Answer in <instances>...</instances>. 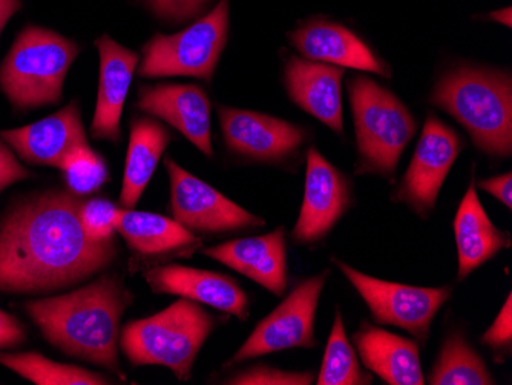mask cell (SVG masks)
<instances>
[{"instance_id": "6da1fadb", "label": "cell", "mask_w": 512, "mask_h": 385, "mask_svg": "<svg viewBox=\"0 0 512 385\" xmlns=\"http://www.w3.org/2000/svg\"><path fill=\"white\" fill-rule=\"evenodd\" d=\"M82 205L71 191H48L8 212L0 223V292H56L111 267L119 257L117 240H89Z\"/></svg>"}, {"instance_id": "7a4b0ae2", "label": "cell", "mask_w": 512, "mask_h": 385, "mask_svg": "<svg viewBox=\"0 0 512 385\" xmlns=\"http://www.w3.org/2000/svg\"><path fill=\"white\" fill-rule=\"evenodd\" d=\"M132 301L123 278L106 270L73 292L28 301L25 312L60 352L125 381L119 362L120 324Z\"/></svg>"}, {"instance_id": "3957f363", "label": "cell", "mask_w": 512, "mask_h": 385, "mask_svg": "<svg viewBox=\"0 0 512 385\" xmlns=\"http://www.w3.org/2000/svg\"><path fill=\"white\" fill-rule=\"evenodd\" d=\"M430 102L467 129L474 146L494 158L512 152V79L508 71L460 65L439 77Z\"/></svg>"}, {"instance_id": "277c9868", "label": "cell", "mask_w": 512, "mask_h": 385, "mask_svg": "<svg viewBox=\"0 0 512 385\" xmlns=\"http://www.w3.org/2000/svg\"><path fill=\"white\" fill-rule=\"evenodd\" d=\"M220 321L201 304L180 298L149 318L126 324L119 347L132 366H163L178 381L188 382L198 353Z\"/></svg>"}, {"instance_id": "5b68a950", "label": "cell", "mask_w": 512, "mask_h": 385, "mask_svg": "<svg viewBox=\"0 0 512 385\" xmlns=\"http://www.w3.org/2000/svg\"><path fill=\"white\" fill-rule=\"evenodd\" d=\"M347 86L358 146L356 174L393 180L416 134V119L390 89L370 77L353 76Z\"/></svg>"}, {"instance_id": "8992f818", "label": "cell", "mask_w": 512, "mask_h": 385, "mask_svg": "<svg viewBox=\"0 0 512 385\" xmlns=\"http://www.w3.org/2000/svg\"><path fill=\"white\" fill-rule=\"evenodd\" d=\"M79 45L54 31L28 27L0 66V89L19 109L56 105Z\"/></svg>"}, {"instance_id": "52a82bcc", "label": "cell", "mask_w": 512, "mask_h": 385, "mask_svg": "<svg viewBox=\"0 0 512 385\" xmlns=\"http://www.w3.org/2000/svg\"><path fill=\"white\" fill-rule=\"evenodd\" d=\"M229 33V0L220 4L177 34H155L145 47L138 63V76L195 77L211 82L226 47Z\"/></svg>"}, {"instance_id": "ba28073f", "label": "cell", "mask_w": 512, "mask_h": 385, "mask_svg": "<svg viewBox=\"0 0 512 385\" xmlns=\"http://www.w3.org/2000/svg\"><path fill=\"white\" fill-rule=\"evenodd\" d=\"M332 260L361 295L376 324L405 330L419 347L427 344L434 318L453 295V286L417 287L391 283L368 277L338 258Z\"/></svg>"}, {"instance_id": "9c48e42d", "label": "cell", "mask_w": 512, "mask_h": 385, "mask_svg": "<svg viewBox=\"0 0 512 385\" xmlns=\"http://www.w3.org/2000/svg\"><path fill=\"white\" fill-rule=\"evenodd\" d=\"M165 166L171 185V217L191 234L204 240L266 226L263 218L250 214L214 186L181 168L172 158H166Z\"/></svg>"}, {"instance_id": "30bf717a", "label": "cell", "mask_w": 512, "mask_h": 385, "mask_svg": "<svg viewBox=\"0 0 512 385\" xmlns=\"http://www.w3.org/2000/svg\"><path fill=\"white\" fill-rule=\"evenodd\" d=\"M329 277L330 270L325 269L296 284L283 303L256 324L243 346L227 361L226 367L238 366L269 353L316 347V312Z\"/></svg>"}, {"instance_id": "8fae6325", "label": "cell", "mask_w": 512, "mask_h": 385, "mask_svg": "<svg viewBox=\"0 0 512 385\" xmlns=\"http://www.w3.org/2000/svg\"><path fill=\"white\" fill-rule=\"evenodd\" d=\"M462 149V137L436 114H428L410 166L391 200L428 220L436 211L442 186Z\"/></svg>"}, {"instance_id": "7c38bea8", "label": "cell", "mask_w": 512, "mask_h": 385, "mask_svg": "<svg viewBox=\"0 0 512 385\" xmlns=\"http://www.w3.org/2000/svg\"><path fill=\"white\" fill-rule=\"evenodd\" d=\"M353 205L355 195L350 178L318 149L310 148L301 212L290 234L293 243L302 247L324 243Z\"/></svg>"}, {"instance_id": "4fadbf2b", "label": "cell", "mask_w": 512, "mask_h": 385, "mask_svg": "<svg viewBox=\"0 0 512 385\" xmlns=\"http://www.w3.org/2000/svg\"><path fill=\"white\" fill-rule=\"evenodd\" d=\"M218 119L227 149L250 162L283 165L307 139L306 129L263 112L220 106Z\"/></svg>"}, {"instance_id": "5bb4252c", "label": "cell", "mask_w": 512, "mask_h": 385, "mask_svg": "<svg viewBox=\"0 0 512 385\" xmlns=\"http://www.w3.org/2000/svg\"><path fill=\"white\" fill-rule=\"evenodd\" d=\"M117 234L125 240L131 254V272L191 258L203 249V238L186 231L174 218L152 212L122 208Z\"/></svg>"}, {"instance_id": "9a60e30c", "label": "cell", "mask_w": 512, "mask_h": 385, "mask_svg": "<svg viewBox=\"0 0 512 385\" xmlns=\"http://www.w3.org/2000/svg\"><path fill=\"white\" fill-rule=\"evenodd\" d=\"M143 278L149 289L158 295L195 301L226 315L237 316L240 321L249 320V295L229 275L168 263L143 270Z\"/></svg>"}, {"instance_id": "2e32d148", "label": "cell", "mask_w": 512, "mask_h": 385, "mask_svg": "<svg viewBox=\"0 0 512 385\" xmlns=\"http://www.w3.org/2000/svg\"><path fill=\"white\" fill-rule=\"evenodd\" d=\"M137 108L168 123L204 155L214 157L212 103L201 86L175 83L142 86Z\"/></svg>"}, {"instance_id": "e0dca14e", "label": "cell", "mask_w": 512, "mask_h": 385, "mask_svg": "<svg viewBox=\"0 0 512 385\" xmlns=\"http://www.w3.org/2000/svg\"><path fill=\"white\" fill-rule=\"evenodd\" d=\"M201 254L250 278L275 297H286L289 287L286 229L279 226L266 235L237 238L204 247Z\"/></svg>"}, {"instance_id": "ac0fdd59", "label": "cell", "mask_w": 512, "mask_h": 385, "mask_svg": "<svg viewBox=\"0 0 512 385\" xmlns=\"http://www.w3.org/2000/svg\"><path fill=\"white\" fill-rule=\"evenodd\" d=\"M0 137L30 165L59 169L74 152L89 146L76 102L33 125L0 131Z\"/></svg>"}, {"instance_id": "d6986e66", "label": "cell", "mask_w": 512, "mask_h": 385, "mask_svg": "<svg viewBox=\"0 0 512 385\" xmlns=\"http://www.w3.org/2000/svg\"><path fill=\"white\" fill-rule=\"evenodd\" d=\"M289 42L304 59L329 63L339 68L365 71L390 77L391 68L344 25L330 20L312 19L289 34Z\"/></svg>"}, {"instance_id": "ffe728a7", "label": "cell", "mask_w": 512, "mask_h": 385, "mask_svg": "<svg viewBox=\"0 0 512 385\" xmlns=\"http://www.w3.org/2000/svg\"><path fill=\"white\" fill-rule=\"evenodd\" d=\"M344 68L290 57L284 68V85L296 106L324 123L338 135L344 134L342 79Z\"/></svg>"}, {"instance_id": "44dd1931", "label": "cell", "mask_w": 512, "mask_h": 385, "mask_svg": "<svg viewBox=\"0 0 512 385\" xmlns=\"http://www.w3.org/2000/svg\"><path fill=\"white\" fill-rule=\"evenodd\" d=\"M100 56L99 93L96 111L92 117L91 134L94 139L119 142L123 106L134 79L140 57L122 47L109 36L96 40Z\"/></svg>"}, {"instance_id": "7402d4cb", "label": "cell", "mask_w": 512, "mask_h": 385, "mask_svg": "<svg viewBox=\"0 0 512 385\" xmlns=\"http://www.w3.org/2000/svg\"><path fill=\"white\" fill-rule=\"evenodd\" d=\"M353 346L362 364L390 385H424L421 352L414 339L387 332L362 321L353 333Z\"/></svg>"}, {"instance_id": "603a6c76", "label": "cell", "mask_w": 512, "mask_h": 385, "mask_svg": "<svg viewBox=\"0 0 512 385\" xmlns=\"http://www.w3.org/2000/svg\"><path fill=\"white\" fill-rule=\"evenodd\" d=\"M456 237L459 272L457 280H467L473 272L500 252L511 246L509 232L497 228L477 195V186L471 183L463 195L453 223Z\"/></svg>"}, {"instance_id": "cb8c5ba5", "label": "cell", "mask_w": 512, "mask_h": 385, "mask_svg": "<svg viewBox=\"0 0 512 385\" xmlns=\"http://www.w3.org/2000/svg\"><path fill=\"white\" fill-rule=\"evenodd\" d=\"M171 140L168 129L157 120H132L125 175L120 191V205L123 209H134L137 206Z\"/></svg>"}, {"instance_id": "d4e9b609", "label": "cell", "mask_w": 512, "mask_h": 385, "mask_svg": "<svg viewBox=\"0 0 512 385\" xmlns=\"http://www.w3.org/2000/svg\"><path fill=\"white\" fill-rule=\"evenodd\" d=\"M431 385H493L496 379L467 336L460 330L448 333L434 362Z\"/></svg>"}, {"instance_id": "484cf974", "label": "cell", "mask_w": 512, "mask_h": 385, "mask_svg": "<svg viewBox=\"0 0 512 385\" xmlns=\"http://www.w3.org/2000/svg\"><path fill=\"white\" fill-rule=\"evenodd\" d=\"M0 364L37 385H106V376L82 367L60 364L36 352L0 353Z\"/></svg>"}, {"instance_id": "4316f807", "label": "cell", "mask_w": 512, "mask_h": 385, "mask_svg": "<svg viewBox=\"0 0 512 385\" xmlns=\"http://www.w3.org/2000/svg\"><path fill=\"white\" fill-rule=\"evenodd\" d=\"M371 382L373 376L362 370L355 347L348 341L344 316L338 307L316 384L370 385Z\"/></svg>"}, {"instance_id": "83f0119b", "label": "cell", "mask_w": 512, "mask_h": 385, "mask_svg": "<svg viewBox=\"0 0 512 385\" xmlns=\"http://www.w3.org/2000/svg\"><path fill=\"white\" fill-rule=\"evenodd\" d=\"M62 171L69 191L80 197L94 194L109 180L105 158L97 154L91 146L74 152L62 166Z\"/></svg>"}, {"instance_id": "f1b7e54d", "label": "cell", "mask_w": 512, "mask_h": 385, "mask_svg": "<svg viewBox=\"0 0 512 385\" xmlns=\"http://www.w3.org/2000/svg\"><path fill=\"white\" fill-rule=\"evenodd\" d=\"M122 208L106 198H91L83 201L80 208V221L86 237L92 241H109L117 234V220Z\"/></svg>"}, {"instance_id": "f546056e", "label": "cell", "mask_w": 512, "mask_h": 385, "mask_svg": "<svg viewBox=\"0 0 512 385\" xmlns=\"http://www.w3.org/2000/svg\"><path fill=\"white\" fill-rule=\"evenodd\" d=\"M315 382L313 372H289L267 364H256L230 376L223 384L230 385H310Z\"/></svg>"}, {"instance_id": "4dcf8cb0", "label": "cell", "mask_w": 512, "mask_h": 385, "mask_svg": "<svg viewBox=\"0 0 512 385\" xmlns=\"http://www.w3.org/2000/svg\"><path fill=\"white\" fill-rule=\"evenodd\" d=\"M483 346L488 347L496 356L497 362H503L511 356L512 350V297L509 293L494 323L483 333Z\"/></svg>"}, {"instance_id": "1f68e13d", "label": "cell", "mask_w": 512, "mask_h": 385, "mask_svg": "<svg viewBox=\"0 0 512 385\" xmlns=\"http://www.w3.org/2000/svg\"><path fill=\"white\" fill-rule=\"evenodd\" d=\"M152 10L169 20H186L194 17L207 0H148Z\"/></svg>"}, {"instance_id": "d6a6232c", "label": "cell", "mask_w": 512, "mask_h": 385, "mask_svg": "<svg viewBox=\"0 0 512 385\" xmlns=\"http://www.w3.org/2000/svg\"><path fill=\"white\" fill-rule=\"evenodd\" d=\"M31 172L25 166L20 165L16 155L0 142V192H4L8 186L17 181L27 180Z\"/></svg>"}, {"instance_id": "836d02e7", "label": "cell", "mask_w": 512, "mask_h": 385, "mask_svg": "<svg viewBox=\"0 0 512 385\" xmlns=\"http://www.w3.org/2000/svg\"><path fill=\"white\" fill-rule=\"evenodd\" d=\"M27 339V330L16 316L0 309V350L13 349Z\"/></svg>"}, {"instance_id": "e575fe53", "label": "cell", "mask_w": 512, "mask_h": 385, "mask_svg": "<svg viewBox=\"0 0 512 385\" xmlns=\"http://www.w3.org/2000/svg\"><path fill=\"white\" fill-rule=\"evenodd\" d=\"M479 189L486 194L493 195L494 198L505 205L511 211L512 209V175L511 172L497 175V177L486 178V180L477 183Z\"/></svg>"}, {"instance_id": "d590c367", "label": "cell", "mask_w": 512, "mask_h": 385, "mask_svg": "<svg viewBox=\"0 0 512 385\" xmlns=\"http://www.w3.org/2000/svg\"><path fill=\"white\" fill-rule=\"evenodd\" d=\"M20 10V0H0V34L4 31L8 20Z\"/></svg>"}, {"instance_id": "8d00e7d4", "label": "cell", "mask_w": 512, "mask_h": 385, "mask_svg": "<svg viewBox=\"0 0 512 385\" xmlns=\"http://www.w3.org/2000/svg\"><path fill=\"white\" fill-rule=\"evenodd\" d=\"M494 20L500 22V24H505V27H511V10L506 8V10L496 11V13L491 14Z\"/></svg>"}]
</instances>
